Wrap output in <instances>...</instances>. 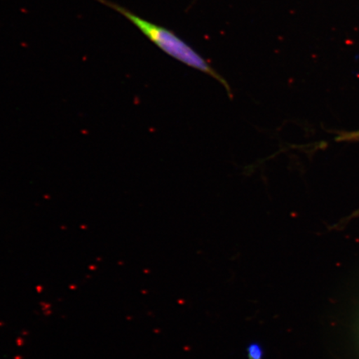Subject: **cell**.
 Segmentation results:
<instances>
[{
    "instance_id": "obj_1",
    "label": "cell",
    "mask_w": 359,
    "mask_h": 359,
    "mask_svg": "<svg viewBox=\"0 0 359 359\" xmlns=\"http://www.w3.org/2000/svg\"><path fill=\"white\" fill-rule=\"evenodd\" d=\"M98 1L121 13L126 19L136 26L151 42L156 45L157 47L167 53V55L182 62V64L192 67V69L212 76V78L219 81V83L228 88L226 81L203 57L199 55L194 49H192L189 45L177 37L172 31L165 29L163 27L152 24V22L135 15L133 12L126 10L123 7L118 6V4L109 1V0H98Z\"/></svg>"
},
{
    "instance_id": "obj_2",
    "label": "cell",
    "mask_w": 359,
    "mask_h": 359,
    "mask_svg": "<svg viewBox=\"0 0 359 359\" xmlns=\"http://www.w3.org/2000/svg\"><path fill=\"white\" fill-rule=\"evenodd\" d=\"M247 358L248 359H263L264 350L262 345L257 343H252L246 348Z\"/></svg>"
}]
</instances>
